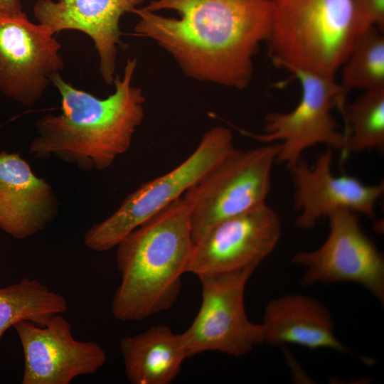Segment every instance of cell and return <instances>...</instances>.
<instances>
[{
    "instance_id": "1",
    "label": "cell",
    "mask_w": 384,
    "mask_h": 384,
    "mask_svg": "<svg viewBox=\"0 0 384 384\" xmlns=\"http://www.w3.org/2000/svg\"><path fill=\"white\" fill-rule=\"evenodd\" d=\"M132 13L136 36L170 53L188 77L243 90L271 29L270 0H152Z\"/></svg>"
},
{
    "instance_id": "2",
    "label": "cell",
    "mask_w": 384,
    "mask_h": 384,
    "mask_svg": "<svg viewBox=\"0 0 384 384\" xmlns=\"http://www.w3.org/2000/svg\"><path fill=\"white\" fill-rule=\"evenodd\" d=\"M137 65L128 58L122 76L114 78V92L101 99L75 87L60 73L51 83L60 96L61 112L48 113L36 123L37 137L29 151L38 158L55 155L82 170L107 169L130 147L144 117L146 98L132 85Z\"/></svg>"
},
{
    "instance_id": "3",
    "label": "cell",
    "mask_w": 384,
    "mask_h": 384,
    "mask_svg": "<svg viewBox=\"0 0 384 384\" xmlns=\"http://www.w3.org/2000/svg\"><path fill=\"white\" fill-rule=\"evenodd\" d=\"M193 246L189 208L183 197L125 236L117 245L121 282L112 303L114 318L141 321L171 309L181 292Z\"/></svg>"
},
{
    "instance_id": "4",
    "label": "cell",
    "mask_w": 384,
    "mask_h": 384,
    "mask_svg": "<svg viewBox=\"0 0 384 384\" xmlns=\"http://www.w3.org/2000/svg\"><path fill=\"white\" fill-rule=\"evenodd\" d=\"M270 1L266 44L272 63L291 73L335 78L356 37L353 0Z\"/></svg>"
},
{
    "instance_id": "5",
    "label": "cell",
    "mask_w": 384,
    "mask_h": 384,
    "mask_svg": "<svg viewBox=\"0 0 384 384\" xmlns=\"http://www.w3.org/2000/svg\"><path fill=\"white\" fill-rule=\"evenodd\" d=\"M277 150L278 143L234 147L184 193L194 242L217 223L266 204Z\"/></svg>"
},
{
    "instance_id": "6",
    "label": "cell",
    "mask_w": 384,
    "mask_h": 384,
    "mask_svg": "<svg viewBox=\"0 0 384 384\" xmlns=\"http://www.w3.org/2000/svg\"><path fill=\"white\" fill-rule=\"evenodd\" d=\"M233 135L224 127L207 131L193 153L168 173L144 183L105 220L93 224L84 242L96 252L107 251L129 233L180 198L222 157L233 149Z\"/></svg>"
},
{
    "instance_id": "7",
    "label": "cell",
    "mask_w": 384,
    "mask_h": 384,
    "mask_svg": "<svg viewBox=\"0 0 384 384\" xmlns=\"http://www.w3.org/2000/svg\"><path fill=\"white\" fill-rule=\"evenodd\" d=\"M301 86V98L290 112L267 114L261 134H251L267 144L278 143L276 163L288 168L302 154L317 144L343 151L346 136L332 114L337 108L343 114L348 94L335 78L295 70Z\"/></svg>"
},
{
    "instance_id": "8",
    "label": "cell",
    "mask_w": 384,
    "mask_h": 384,
    "mask_svg": "<svg viewBox=\"0 0 384 384\" xmlns=\"http://www.w3.org/2000/svg\"><path fill=\"white\" fill-rule=\"evenodd\" d=\"M257 267L198 276L201 306L181 334L188 357L206 351L240 357L264 343L262 324L248 319L244 304L246 284Z\"/></svg>"
},
{
    "instance_id": "9",
    "label": "cell",
    "mask_w": 384,
    "mask_h": 384,
    "mask_svg": "<svg viewBox=\"0 0 384 384\" xmlns=\"http://www.w3.org/2000/svg\"><path fill=\"white\" fill-rule=\"evenodd\" d=\"M329 233L317 249L298 252L292 263L304 269L302 285L341 282L357 283L384 302V258L363 231L358 214L339 209L332 212Z\"/></svg>"
},
{
    "instance_id": "10",
    "label": "cell",
    "mask_w": 384,
    "mask_h": 384,
    "mask_svg": "<svg viewBox=\"0 0 384 384\" xmlns=\"http://www.w3.org/2000/svg\"><path fill=\"white\" fill-rule=\"evenodd\" d=\"M26 14L0 17V92L26 107L43 95L64 68L61 44Z\"/></svg>"
},
{
    "instance_id": "11",
    "label": "cell",
    "mask_w": 384,
    "mask_h": 384,
    "mask_svg": "<svg viewBox=\"0 0 384 384\" xmlns=\"http://www.w3.org/2000/svg\"><path fill=\"white\" fill-rule=\"evenodd\" d=\"M281 233L279 215L267 203L224 220L194 242L188 272L198 277L258 267Z\"/></svg>"
},
{
    "instance_id": "12",
    "label": "cell",
    "mask_w": 384,
    "mask_h": 384,
    "mask_svg": "<svg viewBox=\"0 0 384 384\" xmlns=\"http://www.w3.org/2000/svg\"><path fill=\"white\" fill-rule=\"evenodd\" d=\"M24 356L22 384H69L80 375H92L106 363L105 350L94 341H80L61 315L44 326L21 321L14 326Z\"/></svg>"
},
{
    "instance_id": "13",
    "label": "cell",
    "mask_w": 384,
    "mask_h": 384,
    "mask_svg": "<svg viewBox=\"0 0 384 384\" xmlns=\"http://www.w3.org/2000/svg\"><path fill=\"white\" fill-rule=\"evenodd\" d=\"M332 164L333 149L326 147L312 166L302 158L287 168L294 188V208L299 213L296 219L299 229H311L339 209L375 218L376 203L384 192L383 182L366 185L352 176H336Z\"/></svg>"
},
{
    "instance_id": "14",
    "label": "cell",
    "mask_w": 384,
    "mask_h": 384,
    "mask_svg": "<svg viewBox=\"0 0 384 384\" xmlns=\"http://www.w3.org/2000/svg\"><path fill=\"white\" fill-rule=\"evenodd\" d=\"M146 0H38L33 15L53 33L78 31L90 37L97 52L99 73L107 85L114 80L121 17Z\"/></svg>"
},
{
    "instance_id": "15",
    "label": "cell",
    "mask_w": 384,
    "mask_h": 384,
    "mask_svg": "<svg viewBox=\"0 0 384 384\" xmlns=\"http://www.w3.org/2000/svg\"><path fill=\"white\" fill-rule=\"evenodd\" d=\"M58 211L53 187L20 154L0 152V228L23 240L44 230Z\"/></svg>"
},
{
    "instance_id": "16",
    "label": "cell",
    "mask_w": 384,
    "mask_h": 384,
    "mask_svg": "<svg viewBox=\"0 0 384 384\" xmlns=\"http://www.w3.org/2000/svg\"><path fill=\"white\" fill-rule=\"evenodd\" d=\"M264 343L279 346L297 344L309 349L330 348L348 353L334 333L329 309L306 295L288 294L269 302L262 322Z\"/></svg>"
},
{
    "instance_id": "17",
    "label": "cell",
    "mask_w": 384,
    "mask_h": 384,
    "mask_svg": "<svg viewBox=\"0 0 384 384\" xmlns=\"http://www.w3.org/2000/svg\"><path fill=\"white\" fill-rule=\"evenodd\" d=\"M125 373L132 384H170L188 358L181 336L160 324L120 341Z\"/></svg>"
},
{
    "instance_id": "18",
    "label": "cell",
    "mask_w": 384,
    "mask_h": 384,
    "mask_svg": "<svg viewBox=\"0 0 384 384\" xmlns=\"http://www.w3.org/2000/svg\"><path fill=\"white\" fill-rule=\"evenodd\" d=\"M68 310L65 298L39 280L24 277L0 288V338L16 323L29 321L44 326L58 314Z\"/></svg>"
},
{
    "instance_id": "19",
    "label": "cell",
    "mask_w": 384,
    "mask_h": 384,
    "mask_svg": "<svg viewBox=\"0 0 384 384\" xmlns=\"http://www.w3.org/2000/svg\"><path fill=\"white\" fill-rule=\"evenodd\" d=\"M344 156L363 151H384V87L365 90L346 105Z\"/></svg>"
},
{
    "instance_id": "20",
    "label": "cell",
    "mask_w": 384,
    "mask_h": 384,
    "mask_svg": "<svg viewBox=\"0 0 384 384\" xmlns=\"http://www.w3.org/2000/svg\"><path fill=\"white\" fill-rule=\"evenodd\" d=\"M378 27L358 34L341 66L342 87L363 91L384 87V36Z\"/></svg>"
},
{
    "instance_id": "21",
    "label": "cell",
    "mask_w": 384,
    "mask_h": 384,
    "mask_svg": "<svg viewBox=\"0 0 384 384\" xmlns=\"http://www.w3.org/2000/svg\"><path fill=\"white\" fill-rule=\"evenodd\" d=\"M353 21L356 37L371 27L384 31V0H353Z\"/></svg>"
},
{
    "instance_id": "22",
    "label": "cell",
    "mask_w": 384,
    "mask_h": 384,
    "mask_svg": "<svg viewBox=\"0 0 384 384\" xmlns=\"http://www.w3.org/2000/svg\"><path fill=\"white\" fill-rule=\"evenodd\" d=\"M22 12L21 0H0V17L15 16Z\"/></svg>"
}]
</instances>
